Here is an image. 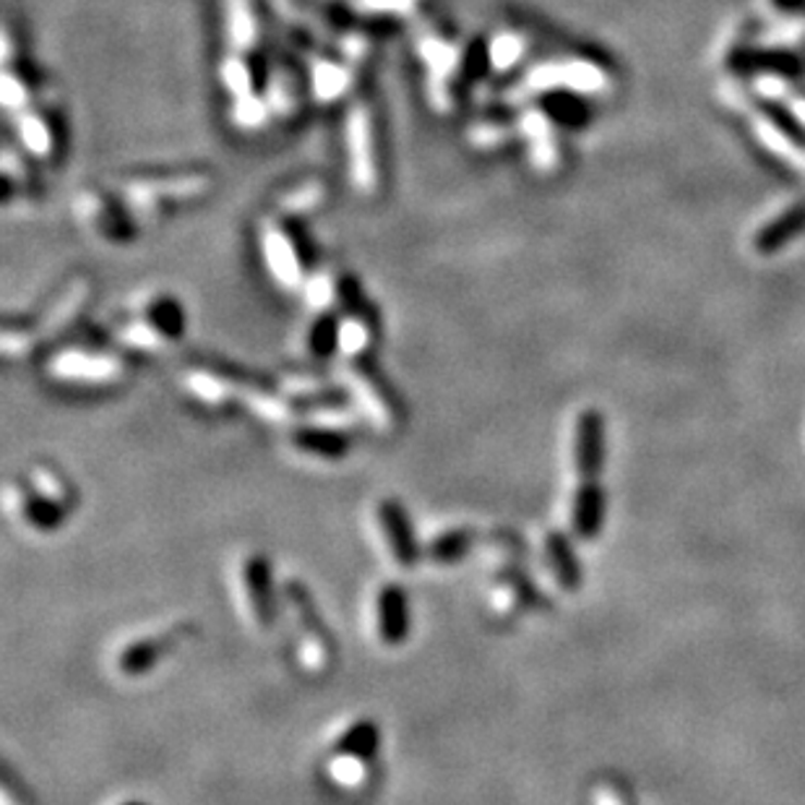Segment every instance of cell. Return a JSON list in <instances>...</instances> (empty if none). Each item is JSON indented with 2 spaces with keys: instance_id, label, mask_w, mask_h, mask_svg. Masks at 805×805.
<instances>
[{
  "instance_id": "6da1fadb",
  "label": "cell",
  "mask_w": 805,
  "mask_h": 805,
  "mask_svg": "<svg viewBox=\"0 0 805 805\" xmlns=\"http://www.w3.org/2000/svg\"><path fill=\"white\" fill-rule=\"evenodd\" d=\"M605 462L602 420L595 410H582L569 430L571 485L565 493L563 519L576 540H591L602 524V490L597 477Z\"/></svg>"
},
{
  "instance_id": "7a4b0ae2",
  "label": "cell",
  "mask_w": 805,
  "mask_h": 805,
  "mask_svg": "<svg viewBox=\"0 0 805 805\" xmlns=\"http://www.w3.org/2000/svg\"><path fill=\"white\" fill-rule=\"evenodd\" d=\"M483 608L496 623H514L542 605L540 591L524 569V542L516 532L490 527L480 548Z\"/></svg>"
},
{
  "instance_id": "3957f363",
  "label": "cell",
  "mask_w": 805,
  "mask_h": 805,
  "mask_svg": "<svg viewBox=\"0 0 805 805\" xmlns=\"http://www.w3.org/2000/svg\"><path fill=\"white\" fill-rule=\"evenodd\" d=\"M383 751L381 722L370 715H350L334 724L321 748V774L331 790L365 793L378 777Z\"/></svg>"
},
{
  "instance_id": "277c9868",
  "label": "cell",
  "mask_w": 805,
  "mask_h": 805,
  "mask_svg": "<svg viewBox=\"0 0 805 805\" xmlns=\"http://www.w3.org/2000/svg\"><path fill=\"white\" fill-rule=\"evenodd\" d=\"M288 634L290 660L310 681H321L337 668V636L326 623L316 595L303 578L290 576L282 582V623Z\"/></svg>"
},
{
  "instance_id": "5b68a950",
  "label": "cell",
  "mask_w": 805,
  "mask_h": 805,
  "mask_svg": "<svg viewBox=\"0 0 805 805\" xmlns=\"http://www.w3.org/2000/svg\"><path fill=\"white\" fill-rule=\"evenodd\" d=\"M230 591L237 613L251 634L269 636L282 623V584L275 561L258 548L235 556L230 569Z\"/></svg>"
},
{
  "instance_id": "8992f818",
  "label": "cell",
  "mask_w": 805,
  "mask_h": 805,
  "mask_svg": "<svg viewBox=\"0 0 805 805\" xmlns=\"http://www.w3.org/2000/svg\"><path fill=\"white\" fill-rule=\"evenodd\" d=\"M211 185H215L211 172L188 170L123 178V181L112 183L110 191L129 209L133 222L144 228V224H151L162 217L170 204H188L193 198H202L211 191Z\"/></svg>"
},
{
  "instance_id": "52a82bcc",
  "label": "cell",
  "mask_w": 805,
  "mask_h": 805,
  "mask_svg": "<svg viewBox=\"0 0 805 805\" xmlns=\"http://www.w3.org/2000/svg\"><path fill=\"white\" fill-rule=\"evenodd\" d=\"M196 623L181 618V621L138 629L123 636L110 649L108 657L112 678H118L121 683H138L144 678L155 675L185 642L196 636Z\"/></svg>"
},
{
  "instance_id": "ba28073f",
  "label": "cell",
  "mask_w": 805,
  "mask_h": 805,
  "mask_svg": "<svg viewBox=\"0 0 805 805\" xmlns=\"http://www.w3.org/2000/svg\"><path fill=\"white\" fill-rule=\"evenodd\" d=\"M355 420H363L355 407L324 412L310 420L295 423L282 430V443L290 456L316 467H334L352 454L357 443Z\"/></svg>"
},
{
  "instance_id": "9c48e42d",
  "label": "cell",
  "mask_w": 805,
  "mask_h": 805,
  "mask_svg": "<svg viewBox=\"0 0 805 805\" xmlns=\"http://www.w3.org/2000/svg\"><path fill=\"white\" fill-rule=\"evenodd\" d=\"M185 331V313L175 297L151 292L133 305L129 316L112 329L118 347L125 352L159 355L168 352Z\"/></svg>"
},
{
  "instance_id": "30bf717a",
  "label": "cell",
  "mask_w": 805,
  "mask_h": 805,
  "mask_svg": "<svg viewBox=\"0 0 805 805\" xmlns=\"http://www.w3.org/2000/svg\"><path fill=\"white\" fill-rule=\"evenodd\" d=\"M373 548L397 576L412 574L423 563V537H417L407 505L397 496H381L368 509Z\"/></svg>"
},
{
  "instance_id": "8fae6325",
  "label": "cell",
  "mask_w": 805,
  "mask_h": 805,
  "mask_svg": "<svg viewBox=\"0 0 805 805\" xmlns=\"http://www.w3.org/2000/svg\"><path fill=\"white\" fill-rule=\"evenodd\" d=\"M92 295L89 279H76L65 288L61 295L45 308L35 321L24 326H5L3 329V355L9 361H24V357L35 355L39 347L61 337L69 326L76 321L78 313L86 308Z\"/></svg>"
},
{
  "instance_id": "7c38bea8",
  "label": "cell",
  "mask_w": 805,
  "mask_h": 805,
  "mask_svg": "<svg viewBox=\"0 0 805 805\" xmlns=\"http://www.w3.org/2000/svg\"><path fill=\"white\" fill-rule=\"evenodd\" d=\"M131 365L123 352L105 347H63L52 352L45 363L50 381L71 389H115L129 378Z\"/></svg>"
},
{
  "instance_id": "4fadbf2b",
  "label": "cell",
  "mask_w": 805,
  "mask_h": 805,
  "mask_svg": "<svg viewBox=\"0 0 805 805\" xmlns=\"http://www.w3.org/2000/svg\"><path fill=\"white\" fill-rule=\"evenodd\" d=\"M415 50L425 69V92L438 112H451L456 102V82H462L467 50L456 37L438 26H425L415 39Z\"/></svg>"
},
{
  "instance_id": "5bb4252c",
  "label": "cell",
  "mask_w": 805,
  "mask_h": 805,
  "mask_svg": "<svg viewBox=\"0 0 805 805\" xmlns=\"http://www.w3.org/2000/svg\"><path fill=\"white\" fill-rule=\"evenodd\" d=\"M339 383L347 389L352 407L370 428L381 434H397L404 425V407L397 391L370 368L368 361L339 363Z\"/></svg>"
},
{
  "instance_id": "9a60e30c",
  "label": "cell",
  "mask_w": 805,
  "mask_h": 805,
  "mask_svg": "<svg viewBox=\"0 0 805 805\" xmlns=\"http://www.w3.org/2000/svg\"><path fill=\"white\" fill-rule=\"evenodd\" d=\"M3 509L11 516V522L32 537L58 535L73 514L71 509L50 498L42 488H37L24 472L9 477V483H5Z\"/></svg>"
},
{
  "instance_id": "2e32d148",
  "label": "cell",
  "mask_w": 805,
  "mask_h": 805,
  "mask_svg": "<svg viewBox=\"0 0 805 805\" xmlns=\"http://www.w3.org/2000/svg\"><path fill=\"white\" fill-rule=\"evenodd\" d=\"M344 155H347L350 185L361 196H373L381 183L376 146V121H373L370 102L365 97H352L347 115H344Z\"/></svg>"
},
{
  "instance_id": "e0dca14e",
  "label": "cell",
  "mask_w": 805,
  "mask_h": 805,
  "mask_svg": "<svg viewBox=\"0 0 805 805\" xmlns=\"http://www.w3.org/2000/svg\"><path fill=\"white\" fill-rule=\"evenodd\" d=\"M264 383L266 381L243 376V373L230 368H219V365H193V368H185L181 376L185 397L193 399L198 407L224 412V415L230 410H245L248 397Z\"/></svg>"
},
{
  "instance_id": "ac0fdd59",
  "label": "cell",
  "mask_w": 805,
  "mask_h": 805,
  "mask_svg": "<svg viewBox=\"0 0 805 805\" xmlns=\"http://www.w3.org/2000/svg\"><path fill=\"white\" fill-rule=\"evenodd\" d=\"M368 634L378 649L394 651L412 634L410 591L397 578L378 582L368 595Z\"/></svg>"
},
{
  "instance_id": "d6986e66",
  "label": "cell",
  "mask_w": 805,
  "mask_h": 805,
  "mask_svg": "<svg viewBox=\"0 0 805 805\" xmlns=\"http://www.w3.org/2000/svg\"><path fill=\"white\" fill-rule=\"evenodd\" d=\"M258 248H261V258L269 277L275 284L284 292H297L301 295L305 279L310 271L305 269L301 248H297L292 230L284 224L279 215H269L258 224Z\"/></svg>"
},
{
  "instance_id": "ffe728a7",
  "label": "cell",
  "mask_w": 805,
  "mask_h": 805,
  "mask_svg": "<svg viewBox=\"0 0 805 805\" xmlns=\"http://www.w3.org/2000/svg\"><path fill=\"white\" fill-rule=\"evenodd\" d=\"M483 527L472 522H443L423 537V563L434 569H454V565L480 556L485 542Z\"/></svg>"
},
{
  "instance_id": "44dd1931",
  "label": "cell",
  "mask_w": 805,
  "mask_h": 805,
  "mask_svg": "<svg viewBox=\"0 0 805 805\" xmlns=\"http://www.w3.org/2000/svg\"><path fill=\"white\" fill-rule=\"evenodd\" d=\"M73 211H76V219L84 228H89L97 237H102L108 243L131 241L133 232L138 230L129 209L118 202V196L112 191H82L76 196V202H73Z\"/></svg>"
},
{
  "instance_id": "7402d4cb",
  "label": "cell",
  "mask_w": 805,
  "mask_h": 805,
  "mask_svg": "<svg viewBox=\"0 0 805 805\" xmlns=\"http://www.w3.org/2000/svg\"><path fill=\"white\" fill-rule=\"evenodd\" d=\"M303 56L305 65H308V89L316 102L334 105L339 99L350 97L357 76L355 65H350L344 58L326 56V52L313 48H305Z\"/></svg>"
},
{
  "instance_id": "603a6c76",
  "label": "cell",
  "mask_w": 805,
  "mask_h": 805,
  "mask_svg": "<svg viewBox=\"0 0 805 805\" xmlns=\"http://www.w3.org/2000/svg\"><path fill=\"white\" fill-rule=\"evenodd\" d=\"M537 561H540L542 576L558 591H576L582 584V571H578L574 548H571L569 535L561 529H545L537 542Z\"/></svg>"
},
{
  "instance_id": "cb8c5ba5",
  "label": "cell",
  "mask_w": 805,
  "mask_h": 805,
  "mask_svg": "<svg viewBox=\"0 0 805 805\" xmlns=\"http://www.w3.org/2000/svg\"><path fill=\"white\" fill-rule=\"evenodd\" d=\"M339 361H365L376 344V321L361 305L347 303L337 313Z\"/></svg>"
},
{
  "instance_id": "d4e9b609",
  "label": "cell",
  "mask_w": 805,
  "mask_h": 805,
  "mask_svg": "<svg viewBox=\"0 0 805 805\" xmlns=\"http://www.w3.org/2000/svg\"><path fill=\"white\" fill-rule=\"evenodd\" d=\"M11 125L13 133H16V142L19 149L24 151L26 157H35L39 162H48L56 155V129H52L50 118L45 115L37 105H29L16 115H11Z\"/></svg>"
},
{
  "instance_id": "484cf974",
  "label": "cell",
  "mask_w": 805,
  "mask_h": 805,
  "mask_svg": "<svg viewBox=\"0 0 805 805\" xmlns=\"http://www.w3.org/2000/svg\"><path fill=\"white\" fill-rule=\"evenodd\" d=\"M219 3H222L228 50L253 56V50L258 48V39H261L256 3L253 0H219Z\"/></svg>"
},
{
  "instance_id": "4316f807",
  "label": "cell",
  "mask_w": 805,
  "mask_h": 805,
  "mask_svg": "<svg viewBox=\"0 0 805 805\" xmlns=\"http://www.w3.org/2000/svg\"><path fill=\"white\" fill-rule=\"evenodd\" d=\"M24 475L29 477V480L35 483L37 488H42L50 498H56L58 503H63L65 509L76 511L78 490H76V485H73L71 477L65 475L61 467H56L52 462H45V459H37V462L26 464Z\"/></svg>"
},
{
  "instance_id": "83f0119b",
  "label": "cell",
  "mask_w": 805,
  "mask_h": 805,
  "mask_svg": "<svg viewBox=\"0 0 805 805\" xmlns=\"http://www.w3.org/2000/svg\"><path fill=\"white\" fill-rule=\"evenodd\" d=\"M326 202V185L321 181H303L297 185H290L277 196L275 209L282 219H297L308 217L318 211Z\"/></svg>"
},
{
  "instance_id": "f1b7e54d",
  "label": "cell",
  "mask_w": 805,
  "mask_h": 805,
  "mask_svg": "<svg viewBox=\"0 0 805 805\" xmlns=\"http://www.w3.org/2000/svg\"><path fill=\"white\" fill-rule=\"evenodd\" d=\"M266 102H269L271 118L275 121H284L292 118L301 108V89H297L295 76L288 69H275L269 71V84L264 89Z\"/></svg>"
},
{
  "instance_id": "f546056e",
  "label": "cell",
  "mask_w": 805,
  "mask_h": 805,
  "mask_svg": "<svg viewBox=\"0 0 805 805\" xmlns=\"http://www.w3.org/2000/svg\"><path fill=\"white\" fill-rule=\"evenodd\" d=\"M219 82H222V89L228 92V97L235 102V99H243L248 95H256L258 86H256V73H253V63L251 56H243V52H224L222 63H219Z\"/></svg>"
},
{
  "instance_id": "4dcf8cb0",
  "label": "cell",
  "mask_w": 805,
  "mask_h": 805,
  "mask_svg": "<svg viewBox=\"0 0 805 805\" xmlns=\"http://www.w3.org/2000/svg\"><path fill=\"white\" fill-rule=\"evenodd\" d=\"M524 50H527L524 37L519 35V32L505 29V32H498V35H493V39L488 42V48H485V61H488L490 71L505 73L522 61Z\"/></svg>"
},
{
  "instance_id": "1f68e13d",
  "label": "cell",
  "mask_w": 805,
  "mask_h": 805,
  "mask_svg": "<svg viewBox=\"0 0 805 805\" xmlns=\"http://www.w3.org/2000/svg\"><path fill=\"white\" fill-rule=\"evenodd\" d=\"M0 102L9 115H16L29 105H35V95H32V84L16 65L3 63V78H0Z\"/></svg>"
},
{
  "instance_id": "d6a6232c",
  "label": "cell",
  "mask_w": 805,
  "mask_h": 805,
  "mask_svg": "<svg viewBox=\"0 0 805 805\" xmlns=\"http://www.w3.org/2000/svg\"><path fill=\"white\" fill-rule=\"evenodd\" d=\"M232 123L237 125L241 131H261L264 125H269L275 118H271V110H269V102H266L264 92H256V95H248L243 99H235L232 102Z\"/></svg>"
},
{
  "instance_id": "836d02e7",
  "label": "cell",
  "mask_w": 805,
  "mask_h": 805,
  "mask_svg": "<svg viewBox=\"0 0 805 805\" xmlns=\"http://www.w3.org/2000/svg\"><path fill=\"white\" fill-rule=\"evenodd\" d=\"M425 0H352L357 11L373 19H410L417 16Z\"/></svg>"
},
{
  "instance_id": "e575fe53",
  "label": "cell",
  "mask_w": 805,
  "mask_h": 805,
  "mask_svg": "<svg viewBox=\"0 0 805 805\" xmlns=\"http://www.w3.org/2000/svg\"><path fill=\"white\" fill-rule=\"evenodd\" d=\"M469 142L475 149H496L509 142L511 131L498 121H475L469 125Z\"/></svg>"
},
{
  "instance_id": "d590c367",
  "label": "cell",
  "mask_w": 805,
  "mask_h": 805,
  "mask_svg": "<svg viewBox=\"0 0 805 805\" xmlns=\"http://www.w3.org/2000/svg\"><path fill=\"white\" fill-rule=\"evenodd\" d=\"M108 805H151V803H146L144 797H136V795H123V797H118V801H112Z\"/></svg>"
}]
</instances>
